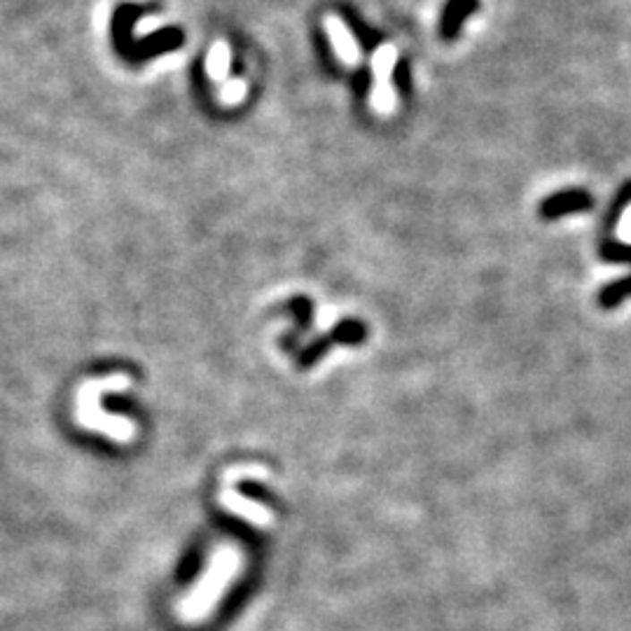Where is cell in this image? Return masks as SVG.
I'll return each instance as SVG.
<instances>
[{"instance_id": "cell-1", "label": "cell", "mask_w": 631, "mask_h": 631, "mask_svg": "<svg viewBox=\"0 0 631 631\" xmlns=\"http://www.w3.org/2000/svg\"><path fill=\"white\" fill-rule=\"evenodd\" d=\"M241 564H243V557H241L239 547H216L204 576L194 583L190 594L183 601H178V618L183 622H190V625L204 622L216 610L217 601L223 599L232 580L239 576Z\"/></svg>"}, {"instance_id": "cell-2", "label": "cell", "mask_w": 631, "mask_h": 631, "mask_svg": "<svg viewBox=\"0 0 631 631\" xmlns=\"http://www.w3.org/2000/svg\"><path fill=\"white\" fill-rule=\"evenodd\" d=\"M132 386L126 374H110V377L84 381L78 391V421L80 426L110 435L115 442H132L136 435V426L129 419L115 416L101 407V396L115 391H124Z\"/></svg>"}, {"instance_id": "cell-3", "label": "cell", "mask_w": 631, "mask_h": 631, "mask_svg": "<svg viewBox=\"0 0 631 631\" xmlns=\"http://www.w3.org/2000/svg\"><path fill=\"white\" fill-rule=\"evenodd\" d=\"M374 87L370 94V106L379 115H391L396 110V87H393V71L397 64V52L393 45H379L372 55Z\"/></svg>"}, {"instance_id": "cell-4", "label": "cell", "mask_w": 631, "mask_h": 631, "mask_svg": "<svg viewBox=\"0 0 631 631\" xmlns=\"http://www.w3.org/2000/svg\"><path fill=\"white\" fill-rule=\"evenodd\" d=\"M323 26L328 38H330V45L332 49H335L337 59L342 61L344 66H349V68L358 66V64L362 61L361 45H358L355 36L349 30V26L344 24V19L337 17V14H325Z\"/></svg>"}, {"instance_id": "cell-5", "label": "cell", "mask_w": 631, "mask_h": 631, "mask_svg": "<svg viewBox=\"0 0 631 631\" xmlns=\"http://www.w3.org/2000/svg\"><path fill=\"white\" fill-rule=\"evenodd\" d=\"M217 500H220V505H223L225 510H229L232 515H236V517L246 519L252 526H269L271 524V512L267 510L265 505L258 503V500L243 499V496L236 493L232 487L225 489V491L217 496Z\"/></svg>"}, {"instance_id": "cell-6", "label": "cell", "mask_w": 631, "mask_h": 631, "mask_svg": "<svg viewBox=\"0 0 631 631\" xmlns=\"http://www.w3.org/2000/svg\"><path fill=\"white\" fill-rule=\"evenodd\" d=\"M229 64H232V49L225 40L213 42L209 56H206V72L213 82H225L229 75Z\"/></svg>"}, {"instance_id": "cell-7", "label": "cell", "mask_w": 631, "mask_h": 631, "mask_svg": "<svg viewBox=\"0 0 631 631\" xmlns=\"http://www.w3.org/2000/svg\"><path fill=\"white\" fill-rule=\"evenodd\" d=\"M246 97V82L243 80H225L217 90V98L225 103V106H234V103L243 101Z\"/></svg>"}, {"instance_id": "cell-8", "label": "cell", "mask_w": 631, "mask_h": 631, "mask_svg": "<svg viewBox=\"0 0 631 631\" xmlns=\"http://www.w3.org/2000/svg\"><path fill=\"white\" fill-rule=\"evenodd\" d=\"M157 29H162V19H159V17L139 19V24H136V36H139V38L150 36V33H155Z\"/></svg>"}, {"instance_id": "cell-9", "label": "cell", "mask_w": 631, "mask_h": 631, "mask_svg": "<svg viewBox=\"0 0 631 631\" xmlns=\"http://www.w3.org/2000/svg\"><path fill=\"white\" fill-rule=\"evenodd\" d=\"M619 236L625 241H631V209L627 210L625 220H622V225H619Z\"/></svg>"}]
</instances>
